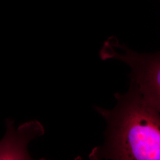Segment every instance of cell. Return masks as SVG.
<instances>
[{
    "label": "cell",
    "mask_w": 160,
    "mask_h": 160,
    "mask_svg": "<svg viewBox=\"0 0 160 160\" xmlns=\"http://www.w3.org/2000/svg\"><path fill=\"white\" fill-rule=\"evenodd\" d=\"M112 110L94 107L106 120V142L92 150L91 160H160V110L149 105L133 88L116 93Z\"/></svg>",
    "instance_id": "1"
},
{
    "label": "cell",
    "mask_w": 160,
    "mask_h": 160,
    "mask_svg": "<svg viewBox=\"0 0 160 160\" xmlns=\"http://www.w3.org/2000/svg\"><path fill=\"white\" fill-rule=\"evenodd\" d=\"M110 39L124 53L120 54L106 41L100 52V58L103 60L119 59L129 65L132 68L130 87L139 94L146 103L160 110V52L138 53L119 44L115 37Z\"/></svg>",
    "instance_id": "2"
},
{
    "label": "cell",
    "mask_w": 160,
    "mask_h": 160,
    "mask_svg": "<svg viewBox=\"0 0 160 160\" xmlns=\"http://www.w3.org/2000/svg\"><path fill=\"white\" fill-rule=\"evenodd\" d=\"M14 123L10 119L6 120L7 132L0 141V160H32L28 145L44 135V128L39 121L31 120L21 124L16 131Z\"/></svg>",
    "instance_id": "3"
}]
</instances>
